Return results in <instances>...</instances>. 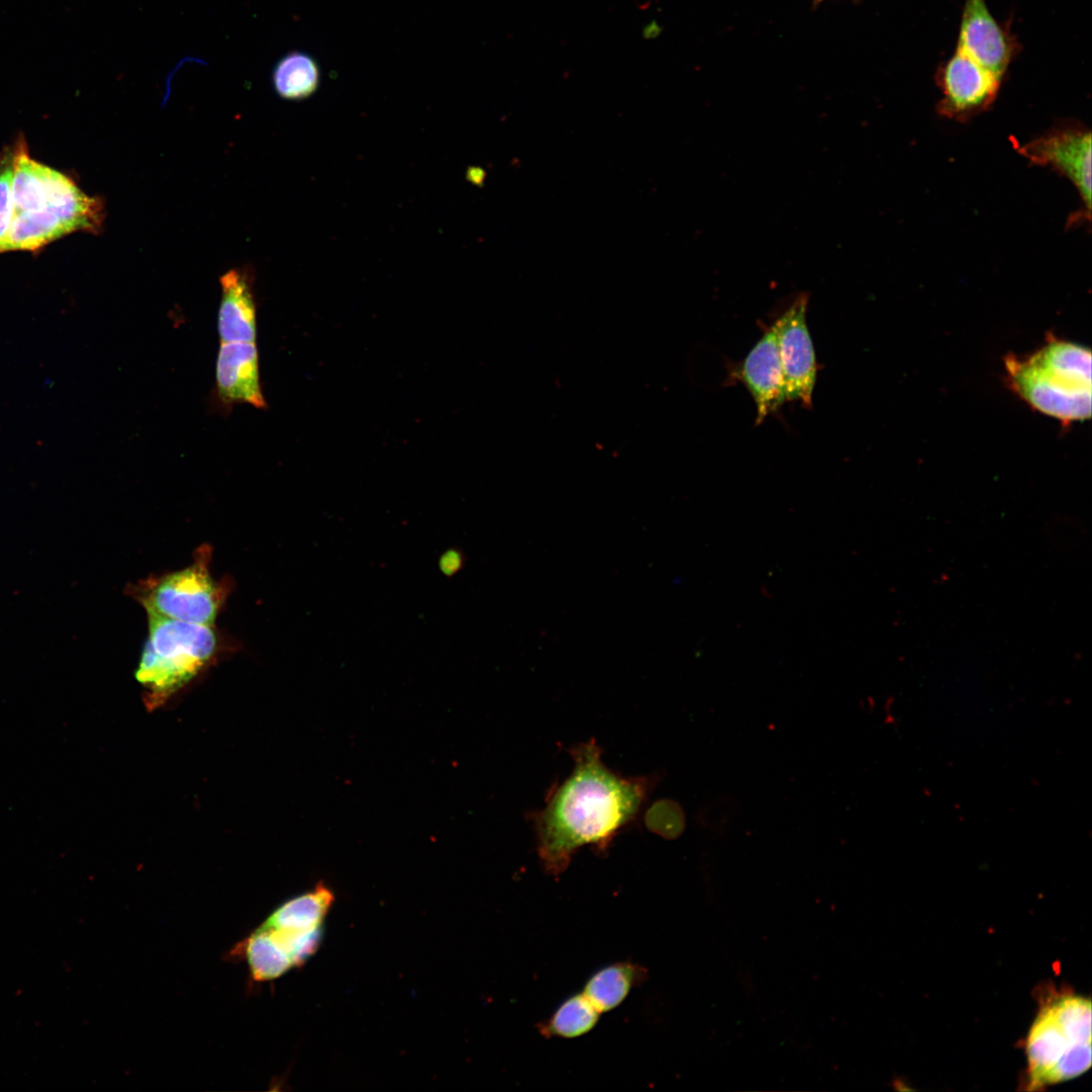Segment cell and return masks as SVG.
I'll use <instances>...</instances> for the list:
<instances>
[{
  "instance_id": "obj_1",
  "label": "cell",
  "mask_w": 1092,
  "mask_h": 1092,
  "mask_svg": "<svg viewBox=\"0 0 1092 1092\" xmlns=\"http://www.w3.org/2000/svg\"><path fill=\"white\" fill-rule=\"evenodd\" d=\"M571 772L548 793L544 807L533 813L537 851L544 870L562 874L581 847L608 849L632 822L655 784L654 778L623 777L602 759L595 740L570 749Z\"/></svg>"
},
{
  "instance_id": "obj_2",
  "label": "cell",
  "mask_w": 1092,
  "mask_h": 1092,
  "mask_svg": "<svg viewBox=\"0 0 1092 1092\" xmlns=\"http://www.w3.org/2000/svg\"><path fill=\"white\" fill-rule=\"evenodd\" d=\"M11 221L4 252H35L75 233L103 230L105 204L85 193L66 174L29 155L24 138L13 149Z\"/></svg>"
},
{
  "instance_id": "obj_3",
  "label": "cell",
  "mask_w": 1092,
  "mask_h": 1092,
  "mask_svg": "<svg viewBox=\"0 0 1092 1092\" xmlns=\"http://www.w3.org/2000/svg\"><path fill=\"white\" fill-rule=\"evenodd\" d=\"M1011 390L1036 412L1064 425L1091 417L1090 349L1050 335L1027 356L1004 358Z\"/></svg>"
},
{
  "instance_id": "obj_4",
  "label": "cell",
  "mask_w": 1092,
  "mask_h": 1092,
  "mask_svg": "<svg viewBox=\"0 0 1092 1092\" xmlns=\"http://www.w3.org/2000/svg\"><path fill=\"white\" fill-rule=\"evenodd\" d=\"M1091 1000L1060 994L1037 1012L1026 1037L1028 1090L1084 1074L1092 1063Z\"/></svg>"
},
{
  "instance_id": "obj_5",
  "label": "cell",
  "mask_w": 1092,
  "mask_h": 1092,
  "mask_svg": "<svg viewBox=\"0 0 1092 1092\" xmlns=\"http://www.w3.org/2000/svg\"><path fill=\"white\" fill-rule=\"evenodd\" d=\"M148 636L135 671L149 709L163 705L205 669L218 652L210 625L148 616Z\"/></svg>"
},
{
  "instance_id": "obj_6",
  "label": "cell",
  "mask_w": 1092,
  "mask_h": 1092,
  "mask_svg": "<svg viewBox=\"0 0 1092 1092\" xmlns=\"http://www.w3.org/2000/svg\"><path fill=\"white\" fill-rule=\"evenodd\" d=\"M209 560L210 549L202 546L190 565L150 576L131 585L129 594L148 616L213 626L226 599V588L211 576Z\"/></svg>"
},
{
  "instance_id": "obj_7",
  "label": "cell",
  "mask_w": 1092,
  "mask_h": 1092,
  "mask_svg": "<svg viewBox=\"0 0 1092 1092\" xmlns=\"http://www.w3.org/2000/svg\"><path fill=\"white\" fill-rule=\"evenodd\" d=\"M808 294L799 293L775 322L786 399L812 406L817 362L807 327Z\"/></svg>"
},
{
  "instance_id": "obj_8",
  "label": "cell",
  "mask_w": 1092,
  "mask_h": 1092,
  "mask_svg": "<svg viewBox=\"0 0 1092 1092\" xmlns=\"http://www.w3.org/2000/svg\"><path fill=\"white\" fill-rule=\"evenodd\" d=\"M1091 147L1090 130L1075 126L1055 129L1022 145L1018 152L1029 162L1051 167L1069 179L1090 218Z\"/></svg>"
},
{
  "instance_id": "obj_9",
  "label": "cell",
  "mask_w": 1092,
  "mask_h": 1092,
  "mask_svg": "<svg viewBox=\"0 0 1092 1092\" xmlns=\"http://www.w3.org/2000/svg\"><path fill=\"white\" fill-rule=\"evenodd\" d=\"M1001 82V77L956 50L940 73L938 110L948 118L969 119L995 101Z\"/></svg>"
},
{
  "instance_id": "obj_10",
  "label": "cell",
  "mask_w": 1092,
  "mask_h": 1092,
  "mask_svg": "<svg viewBox=\"0 0 1092 1092\" xmlns=\"http://www.w3.org/2000/svg\"><path fill=\"white\" fill-rule=\"evenodd\" d=\"M732 376L745 385L755 402V425L778 413L787 401L775 323L735 367Z\"/></svg>"
},
{
  "instance_id": "obj_11",
  "label": "cell",
  "mask_w": 1092,
  "mask_h": 1092,
  "mask_svg": "<svg viewBox=\"0 0 1092 1092\" xmlns=\"http://www.w3.org/2000/svg\"><path fill=\"white\" fill-rule=\"evenodd\" d=\"M957 50L1003 78L1012 48L1003 28L991 14L986 0H966Z\"/></svg>"
},
{
  "instance_id": "obj_12",
  "label": "cell",
  "mask_w": 1092,
  "mask_h": 1092,
  "mask_svg": "<svg viewBox=\"0 0 1092 1092\" xmlns=\"http://www.w3.org/2000/svg\"><path fill=\"white\" fill-rule=\"evenodd\" d=\"M215 386L224 404L266 406L259 373L257 346L252 342L221 343L215 363Z\"/></svg>"
},
{
  "instance_id": "obj_13",
  "label": "cell",
  "mask_w": 1092,
  "mask_h": 1092,
  "mask_svg": "<svg viewBox=\"0 0 1092 1092\" xmlns=\"http://www.w3.org/2000/svg\"><path fill=\"white\" fill-rule=\"evenodd\" d=\"M253 279L250 268L231 269L219 278L221 296L217 330L221 343L256 341L257 308Z\"/></svg>"
},
{
  "instance_id": "obj_14",
  "label": "cell",
  "mask_w": 1092,
  "mask_h": 1092,
  "mask_svg": "<svg viewBox=\"0 0 1092 1092\" xmlns=\"http://www.w3.org/2000/svg\"><path fill=\"white\" fill-rule=\"evenodd\" d=\"M646 970L629 962L606 966L586 981L582 993L600 1012L618 1007L634 987L645 981Z\"/></svg>"
},
{
  "instance_id": "obj_15",
  "label": "cell",
  "mask_w": 1092,
  "mask_h": 1092,
  "mask_svg": "<svg viewBox=\"0 0 1092 1092\" xmlns=\"http://www.w3.org/2000/svg\"><path fill=\"white\" fill-rule=\"evenodd\" d=\"M333 901L332 891L320 884L314 890L279 906L262 925L289 931L313 929L321 926Z\"/></svg>"
},
{
  "instance_id": "obj_16",
  "label": "cell",
  "mask_w": 1092,
  "mask_h": 1092,
  "mask_svg": "<svg viewBox=\"0 0 1092 1092\" xmlns=\"http://www.w3.org/2000/svg\"><path fill=\"white\" fill-rule=\"evenodd\" d=\"M321 70L308 54L292 51L275 64L271 82L275 93L285 99L298 101L310 97L318 88Z\"/></svg>"
},
{
  "instance_id": "obj_17",
  "label": "cell",
  "mask_w": 1092,
  "mask_h": 1092,
  "mask_svg": "<svg viewBox=\"0 0 1092 1092\" xmlns=\"http://www.w3.org/2000/svg\"><path fill=\"white\" fill-rule=\"evenodd\" d=\"M247 962L255 981L276 979L292 966L289 956L261 928H257L234 949Z\"/></svg>"
},
{
  "instance_id": "obj_18",
  "label": "cell",
  "mask_w": 1092,
  "mask_h": 1092,
  "mask_svg": "<svg viewBox=\"0 0 1092 1092\" xmlns=\"http://www.w3.org/2000/svg\"><path fill=\"white\" fill-rule=\"evenodd\" d=\"M600 1014L581 992L564 1000L539 1029L549 1037L574 1038L589 1032Z\"/></svg>"
},
{
  "instance_id": "obj_19",
  "label": "cell",
  "mask_w": 1092,
  "mask_h": 1092,
  "mask_svg": "<svg viewBox=\"0 0 1092 1092\" xmlns=\"http://www.w3.org/2000/svg\"><path fill=\"white\" fill-rule=\"evenodd\" d=\"M13 174L12 149L2 153L0 158V254L4 252L5 241L11 221V183Z\"/></svg>"
},
{
  "instance_id": "obj_20",
  "label": "cell",
  "mask_w": 1092,
  "mask_h": 1092,
  "mask_svg": "<svg viewBox=\"0 0 1092 1092\" xmlns=\"http://www.w3.org/2000/svg\"><path fill=\"white\" fill-rule=\"evenodd\" d=\"M817 1H822V0H817Z\"/></svg>"
}]
</instances>
